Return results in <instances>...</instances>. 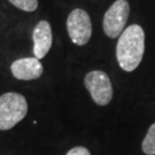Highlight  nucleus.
I'll return each instance as SVG.
<instances>
[{"label":"nucleus","mask_w":155,"mask_h":155,"mask_svg":"<svg viewBox=\"0 0 155 155\" xmlns=\"http://www.w3.org/2000/svg\"><path fill=\"white\" fill-rule=\"evenodd\" d=\"M145 52V31L138 24H131L118 37L116 45V59L124 71L137 69Z\"/></svg>","instance_id":"nucleus-1"},{"label":"nucleus","mask_w":155,"mask_h":155,"mask_svg":"<svg viewBox=\"0 0 155 155\" xmlns=\"http://www.w3.org/2000/svg\"><path fill=\"white\" fill-rule=\"evenodd\" d=\"M28 114L25 97L17 92L0 95V130L7 131L22 121Z\"/></svg>","instance_id":"nucleus-2"},{"label":"nucleus","mask_w":155,"mask_h":155,"mask_svg":"<svg viewBox=\"0 0 155 155\" xmlns=\"http://www.w3.org/2000/svg\"><path fill=\"white\" fill-rule=\"evenodd\" d=\"M84 85L94 104L107 106L113 99V84L109 76L102 70H92L84 77Z\"/></svg>","instance_id":"nucleus-3"},{"label":"nucleus","mask_w":155,"mask_h":155,"mask_svg":"<svg viewBox=\"0 0 155 155\" xmlns=\"http://www.w3.org/2000/svg\"><path fill=\"white\" fill-rule=\"evenodd\" d=\"M130 15V5L127 0H116L104 15L102 28L107 37L115 39L121 36Z\"/></svg>","instance_id":"nucleus-4"},{"label":"nucleus","mask_w":155,"mask_h":155,"mask_svg":"<svg viewBox=\"0 0 155 155\" xmlns=\"http://www.w3.org/2000/svg\"><path fill=\"white\" fill-rule=\"evenodd\" d=\"M67 30L75 45L84 46L87 44L92 36V22L89 13L82 8L70 12L67 18Z\"/></svg>","instance_id":"nucleus-5"},{"label":"nucleus","mask_w":155,"mask_h":155,"mask_svg":"<svg viewBox=\"0 0 155 155\" xmlns=\"http://www.w3.org/2000/svg\"><path fill=\"white\" fill-rule=\"evenodd\" d=\"M11 71L16 79L33 81L43 75L44 67L37 58H22L12 63Z\"/></svg>","instance_id":"nucleus-6"},{"label":"nucleus","mask_w":155,"mask_h":155,"mask_svg":"<svg viewBox=\"0 0 155 155\" xmlns=\"http://www.w3.org/2000/svg\"><path fill=\"white\" fill-rule=\"evenodd\" d=\"M33 55L37 59H43L50 52L53 43L52 27L47 21H39L33 29Z\"/></svg>","instance_id":"nucleus-7"},{"label":"nucleus","mask_w":155,"mask_h":155,"mask_svg":"<svg viewBox=\"0 0 155 155\" xmlns=\"http://www.w3.org/2000/svg\"><path fill=\"white\" fill-rule=\"evenodd\" d=\"M141 150L146 155H155V123H153L147 130L141 144Z\"/></svg>","instance_id":"nucleus-8"},{"label":"nucleus","mask_w":155,"mask_h":155,"mask_svg":"<svg viewBox=\"0 0 155 155\" xmlns=\"http://www.w3.org/2000/svg\"><path fill=\"white\" fill-rule=\"evenodd\" d=\"M13 6L23 12H35L38 8V0H8Z\"/></svg>","instance_id":"nucleus-9"},{"label":"nucleus","mask_w":155,"mask_h":155,"mask_svg":"<svg viewBox=\"0 0 155 155\" xmlns=\"http://www.w3.org/2000/svg\"><path fill=\"white\" fill-rule=\"evenodd\" d=\"M66 155H91L90 150L83 146H76L69 150Z\"/></svg>","instance_id":"nucleus-10"}]
</instances>
